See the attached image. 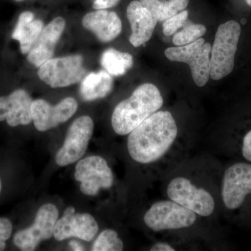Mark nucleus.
Masks as SVG:
<instances>
[{
  "label": "nucleus",
  "mask_w": 251,
  "mask_h": 251,
  "mask_svg": "<svg viewBox=\"0 0 251 251\" xmlns=\"http://www.w3.org/2000/svg\"><path fill=\"white\" fill-rule=\"evenodd\" d=\"M178 134L179 129L171 112L158 110L128 134V153L140 164L156 165L171 151Z\"/></svg>",
  "instance_id": "1"
},
{
  "label": "nucleus",
  "mask_w": 251,
  "mask_h": 251,
  "mask_svg": "<svg viewBox=\"0 0 251 251\" xmlns=\"http://www.w3.org/2000/svg\"><path fill=\"white\" fill-rule=\"evenodd\" d=\"M163 105V97L156 86L143 84L115 107L111 120L114 131L120 135L129 134Z\"/></svg>",
  "instance_id": "2"
},
{
  "label": "nucleus",
  "mask_w": 251,
  "mask_h": 251,
  "mask_svg": "<svg viewBox=\"0 0 251 251\" xmlns=\"http://www.w3.org/2000/svg\"><path fill=\"white\" fill-rule=\"evenodd\" d=\"M240 35L241 26L236 21H229L218 28L211 49L210 77L213 80H221L233 70Z\"/></svg>",
  "instance_id": "3"
},
{
  "label": "nucleus",
  "mask_w": 251,
  "mask_h": 251,
  "mask_svg": "<svg viewBox=\"0 0 251 251\" xmlns=\"http://www.w3.org/2000/svg\"><path fill=\"white\" fill-rule=\"evenodd\" d=\"M197 219L196 213L171 199L153 203L144 216L147 227L156 232L188 228Z\"/></svg>",
  "instance_id": "4"
},
{
  "label": "nucleus",
  "mask_w": 251,
  "mask_h": 251,
  "mask_svg": "<svg viewBox=\"0 0 251 251\" xmlns=\"http://www.w3.org/2000/svg\"><path fill=\"white\" fill-rule=\"evenodd\" d=\"M166 193L169 199L193 211L198 216L209 217L215 210V200L212 194L186 176L173 178L167 186Z\"/></svg>",
  "instance_id": "5"
},
{
  "label": "nucleus",
  "mask_w": 251,
  "mask_h": 251,
  "mask_svg": "<svg viewBox=\"0 0 251 251\" xmlns=\"http://www.w3.org/2000/svg\"><path fill=\"white\" fill-rule=\"evenodd\" d=\"M211 49V44L201 38L188 45L168 48L165 54L173 62L188 64L195 83L198 87H204L210 76Z\"/></svg>",
  "instance_id": "6"
},
{
  "label": "nucleus",
  "mask_w": 251,
  "mask_h": 251,
  "mask_svg": "<svg viewBox=\"0 0 251 251\" xmlns=\"http://www.w3.org/2000/svg\"><path fill=\"white\" fill-rule=\"evenodd\" d=\"M85 72L82 56L74 54L50 59L39 67L38 75L50 87L58 88L80 82Z\"/></svg>",
  "instance_id": "7"
},
{
  "label": "nucleus",
  "mask_w": 251,
  "mask_h": 251,
  "mask_svg": "<svg viewBox=\"0 0 251 251\" xmlns=\"http://www.w3.org/2000/svg\"><path fill=\"white\" fill-rule=\"evenodd\" d=\"M75 179L80 182L81 192L96 196L100 189L111 188L114 175L103 157L92 156L80 160L75 166Z\"/></svg>",
  "instance_id": "8"
},
{
  "label": "nucleus",
  "mask_w": 251,
  "mask_h": 251,
  "mask_svg": "<svg viewBox=\"0 0 251 251\" xmlns=\"http://www.w3.org/2000/svg\"><path fill=\"white\" fill-rule=\"evenodd\" d=\"M93 130L94 122L90 117H80L73 122L62 148L56 154L57 164L67 166L80 159L87 151Z\"/></svg>",
  "instance_id": "9"
},
{
  "label": "nucleus",
  "mask_w": 251,
  "mask_h": 251,
  "mask_svg": "<svg viewBox=\"0 0 251 251\" xmlns=\"http://www.w3.org/2000/svg\"><path fill=\"white\" fill-rule=\"evenodd\" d=\"M58 216V209L54 204L41 206L36 213L32 226L15 234V246L23 251L35 250L42 241L50 239L53 235L54 226Z\"/></svg>",
  "instance_id": "10"
},
{
  "label": "nucleus",
  "mask_w": 251,
  "mask_h": 251,
  "mask_svg": "<svg viewBox=\"0 0 251 251\" xmlns=\"http://www.w3.org/2000/svg\"><path fill=\"white\" fill-rule=\"evenodd\" d=\"M251 194V164L237 163L225 172L221 198L227 209H239Z\"/></svg>",
  "instance_id": "11"
},
{
  "label": "nucleus",
  "mask_w": 251,
  "mask_h": 251,
  "mask_svg": "<svg viewBox=\"0 0 251 251\" xmlns=\"http://www.w3.org/2000/svg\"><path fill=\"white\" fill-rule=\"evenodd\" d=\"M77 106L76 100L71 97L63 99L54 106L37 99L31 104L32 121L36 129L46 131L69 120L77 111Z\"/></svg>",
  "instance_id": "12"
},
{
  "label": "nucleus",
  "mask_w": 251,
  "mask_h": 251,
  "mask_svg": "<svg viewBox=\"0 0 251 251\" xmlns=\"http://www.w3.org/2000/svg\"><path fill=\"white\" fill-rule=\"evenodd\" d=\"M99 231V226L93 216L89 214H75L73 206L64 211L60 219L54 226L53 236L57 241L77 237L90 242Z\"/></svg>",
  "instance_id": "13"
},
{
  "label": "nucleus",
  "mask_w": 251,
  "mask_h": 251,
  "mask_svg": "<svg viewBox=\"0 0 251 251\" xmlns=\"http://www.w3.org/2000/svg\"><path fill=\"white\" fill-rule=\"evenodd\" d=\"M64 18H54L48 25L43 28L34 45L28 52L27 59L36 67H40L53 55L56 44L62 36L65 27Z\"/></svg>",
  "instance_id": "14"
},
{
  "label": "nucleus",
  "mask_w": 251,
  "mask_h": 251,
  "mask_svg": "<svg viewBox=\"0 0 251 251\" xmlns=\"http://www.w3.org/2000/svg\"><path fill=\"white\" fill-rule=\"evenodd\" d=\"M32 100L26 91L17 90L0 97V122L6 120L10 126L27 125L32 121Z\"/></svg>",
  "instance_id": "15"
},
{
  "label": "nucleus",
  "mask_w": 251,
  "mask_h": 251,
  "mask_svg": "<svg viewBox=\"0 0 251 251\" xmlns=\"http://www.w3.org/2000/svg\"><path fill=\"white\" fill-rule=\"evenodd\" d=\"M126 14L132 29L130 44L134 47H139L151 39L158 21L148 9L136 0L128 5Z\"/></svg>",
  "instance_id": "16"
},
{
  "label": "nucleus",
  "mask_w": 251,
  "mask_h": 251,
  "mask_svg": "<svg viewBox=\"0 0 251 251\" xmlns=\"http://www.w3.org/2000/svg\"><path fill=\"white\" fill-rule=\"evenodd\" d=\"M82 25L102 42L113 40L122 31V21L116 13L105 9L86 14Z\"/></svg>",
  "instance_id": "17"
},
{
  "label": "nucleus",
  "mask_w": 251,
  "mask_h": 251,
  "mask_svg": "<svg viewBox=\"0 0 251 251\" xmlns=\"http://www.w3.org/2000/svg\"><path fill=\"white\" fill-rule=\"evenodd\" d=\"M44 23L40 20H34L30 11H25L20 15L12 39L19 41L23 54H27L34 45L38 36L42 31Z\"/></svg>",
  "instance_id": "18"
},
{
  "label": "nucleus",
  "mask_w": 251,
  "mask_h": 251,
  "mask_svg": "<svg viewBox=\"0 0 251 251\" xmlns=\"http://www.w3.org/2000/svg\"><path fill=\"white\" fill-rule=\"evenodd\" d=\"M113 80L106 71L90 73L81 82V97L86 101L102 99L111 92Z\"/></svg>",
  "instance_id": "19"
},
{
  "label": "nucleus",
  "mask_w": 251,
  "mask_h": 251,
  "mask_svg": "<svg viewBox=\"0 0 251 251\" xmlns=\"http://www.w3.org/2000/svg\"><path fill=\"white\" fill-rule=\"evenodd\" d=\"M139 1L159 22H164L184 11L189 3V0H139Z\"/></svg>",
  "instance_id": "20"
},
{
  "label": "nucleus",
  "mask_w": 251,
  "mask_h": 251,
  "mask_svg": "<svg viewBox=\"0 0 251 251\" xmlns=\"http://www.w3.org/2000/svg\"><path fill=\"white\" fill-rule=\"evenodd\" d=\"M100 64L105 70L114 76L125 75L132 67L133 59L128 52H122L113 49L104 51L100 57Z\"/></svg>",
  "instance_id": "21"
},
{
  "label": "nucleus",
  "mask_w": 251,
  "mask_h": 251,
  "mask_svg": "<svg viewBox=\"0 0 251 251\" xmlns=\"http://www.w3.org/2000/svg\"><path fill=\"white\" fill-rule=\"evenodd\" d=\"M124 249L123 242L118 233L113 229L103 231L92 246L93 251H122Z\"/></svg>",
  "instance_id": "22"
},
{
  "label": "nucleus",
  "mask_w": 251,
  "mask_h": 251,
  "mask_svg": "<svg viewBox=\"0 0 251 251\" xmlns=\"http://www.w3.org/2000/svg\"><path fill=\"white\" fill-rule=\"evenodd\" d=\"M206 31V28L203 25H187L182 30L175 34L173 39V44L176 46L188 45L201 39Z\"/></svg>",
  "instance_id": "23"
},
{
  "label": "nucleus",
  "mask_w": 251,
  "mask_h": 251,
  "mask_svg": "<svg viewBox=\"0 0 251 251\" xmlns=\"http://www.w3.org/2000/svg\"><path fill=\"white\" fill-rule=\"evenodd\" d=\"M188 11H182L163 22V34L166 36H171L175 34L180 27L184 25L187 21Z\"/></svg>",
  "instance_id": "24"
},
{
  "label": "nucleus",
  "mask_w": 251,
  "mask_h": 251,
  "mask_svg": "<svg viewBox=\"0 0 251 251\" xmlns=\"http://www.w3.org/2000/svg\"><path fill=\"white\" fill-rule=\"evenodd\" d=\"M13 226L9 219L0 218V251L6 248V242L11 237Z\"/></svg>",
  "instance_id": "25"
},
{
  "label": "nucleus",
  "mask_w": 251,
  "mask_h": 251,
  "mask_svg": "<svg viewBox=\"0 0 251 251\" xmlns=\"http://www.w3.org/2000/svg\"><path fill=\"white\" fill-rule=\"evenodd\" d=\"M242 151L244 158L251 162V130L244 137Z\"/></svg>",
  "instance_id": "26"
},
{
  "label": "nucleus",
  "mask_w": 251,
  "mask_h": 251,
  "mask_svg": "<svg viewBox=\"0 0 251 251\" xmlns=\"http://www.w3.org/2000/svg\"><path fill=\"white\" fill-rule=\"evenodd\" d=\"M93 8L96 10L109 9L116 6L120 0H92Z\"/></svg>",
  "instance_id": "27"
},
{
  "label": "nucleus",
  "mask_w": 251,
  "mask_h": 251,
  "mask_svg": "<svg viewBox=\"0 0 251 251\" xmlns=\"http://www.w3.org/2000/svg\"><path fill=\"white\" fill-rule=\"evenodd\" d=\"M151 251H175V248L168 242H156L150 249Z\"/></svg>",
  "instance_id": "28"
},
{
  "label": "nucleus",
  "mask_w": 251,
  "mask_h": 251,
  "mask_svg": "<svg viewBox=\"0 0 251 251\" xmlns=\"http://www.w3.org/2000/svg\"><path fill=\"white\" fill-rule=\"evenodd\" d=\"M69 246L74 251H84V248L82 247V246L78 242H75V241L69 242Z\"/></svg>",
  "instance_id": "29"
},
{
  "label": "nucleus",
  "mask_w": 251,
  "mask_h": 251,
  "mask_svg": "<svg viewBox=\"0 0 251 251\" xmlns=\"http://www.w3.org/2000/svg\"><path fill=\"white\" fill-rule=\"evenodd\" d=\"M245 1L247 3V4L251 7V0H245Z\"/></svg>",
  "instance_id": "30"
},
{
  "label": "nucleus",
  "mask_w": 251,
  "mask_h": 251,
  "mask_svg": "<svg viewBox=\"0 0 251 251\" xmlns=\"http://www.w3.org/2000/svg\"><path fill=\"white\" fill-rule=\"evenodd\" d=\"M1 179H0V193H1Z\"/></svg>",
  "instance_id": "31"
},
{
  "label": "nucleus",
  "mask_w": 251,
  "mask_h": 251,
  "mask_svg": "<svg viewBox=\"0 0 251 251\" xmlns=\"http://www.w3.org/2000/svg\"><path fill=\"white\" fill-rule=\"evenodd\" d=\"M15 1H24V0H15Z\"/></svg>",
  "instance_id": "32"
}]
</instances>
